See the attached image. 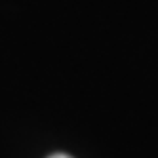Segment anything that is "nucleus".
I'll return each mask as SVG.
<instances>
[{
  "mask_svg": "<svg viewBox=\"0 0 158 158\" xmlns=\"http://www.w3.org/2000/svg\"><path fill=\"white\" fill-rule=\"evenodd\" d=\"M48 158H71L69 154H63V152H57V154H52V156H48Z\"/></svg>",
  "mask_w": 158,
  "mask_h": 158,
  "instance_id": "f257e3e1",
  "label": "nucleus"
}]
</instances>
